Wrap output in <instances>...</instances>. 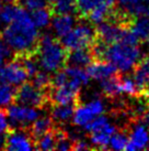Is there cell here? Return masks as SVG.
Here are the masks:
<instances>
[{
    "mask_svg": "<svg viewBox=\"0 0 149 151\" xmlns=\"http://www.w3.org/2000/svg\"><path fill=\"white\" fill-rule=\"evenodd\" d=\"M83 84L77 78L69 77L66 84L57 87H52L48 91V98L55 105H68L78 104V97L80 88Z\"/></svg>",
    "mask_w": 149,
    "mask_h": 151,
    "instance_id": "obj_6",
    "label": "cell"
},
{
    "mask_svg": "<svg viewBox=\"0 0 149 151\" xmlns=\"http://www.w3.org/2000/svg\"><path fill=\"white\" fill-rule=\"evenodd\" d=\"M18 4H6L0 8V23L9 24L13 21L17 13Z\"/></svg>",
    "mask_w": 149,
    "mask_h": 151,
    "instance_id": "obj_31",
    "label": "cell"
},
{
    "mask_svg": "<svg viewBox=\"0 0 149 151\" xmlns=\"http://www.w3.org/2000/svg\"><path fill=\"white\" fill-rule=\"evenodd\" d=\"M11 128L7 110L4 107L0 108V134H6V132Z\"/></svg>",
    "mask_w": 149,
    "mask_h": 151,
    "instance_id": "obj_35",
    "label": "cell"
},
{
    "mask_svg": "<svg viewBox=\"0 0 149 151\" xmlns=\"http://www.w3.org/2000/svg\"><path fill=\"white\" fill-rule=\"evenodd\" d=\"M103 0H76V16L87 18L88 13Z\"/></svg>",
    "mask_w": 149,
    "mask_h": 151,
    "instance_id": "obj_27",
    "label": "cell"
},
{
    "mask_svg": "<svg viewBox=\"0 0 149 151\" xmlns=\"http://www.w3.org/2000/svg\"><path fill=\"white\" fill-rule=\"evenodd\" d=\"M17 87L13 85L0 82V106L7 107L14 103Z\"/></svg>",
    "mask_w": 149,
    "mask_h": 151,
    "instance_id": "obj_25",
    "label": "cell"
},
{
    "mask_svg": "<svg viewBox=\"0 0 149 151\" xmlns=\"http://www.w3.org/2000/svg\"><path fill=\"white\" fill-rule=\"evenodd\" d=\"M17 4L28 10L29 12L43 7H47V4L43 0H17Z\"/></svg>",
    "mask_w": 149,
    "mask_h": 151,
    "instance_id": "obj_32",
    "label": "cell"
},
{
    "mask_svg": "<svg viewBox=\"0 0 149 151\" xmlns=\"http://www.w3.org/2000/svg\"><path fill=\"white\" fill-rule=\"evenodd\" d=\"M147 148H148V149H149V142H148V147H147Z\"/></svg>",
    "mask_w": 149,
    "mask_h": 151,
    "instance_id": "obj_44",
    "label": "cell"
},
{
    "mask_svg": "<svg viewBox=\"0 0 149 151\" xmlns=\"http://www.w3.org/2000/svg\"><path fill=\"white\" fill-rule=\"evenodd\" d=\"M28 74L21 61L17 58H13L0 67V82L13 85L18 87L22 83L26 82Z\"/></svg>",
    "mask_w": 149,
    "mask_h": 151,
    "instance_id": "obj_8",
    "label": "cell"
},
{
    "mask_svg": "<svg viewBox=\"0 0 149 151\" xmlns=\"http://www.w3.org/2000/svg\"><path fill=\"white\" fill-rule=\"evenodd\" d=\"M30 14H31V18H32L34 24L37 29H44L46 27H48L50 20H52V17H53L48 6L33 10L30 12Z\"/></svg>",
    "mask_w": 149,
    "mask_h": 151,
    "instance_id": "obj_23",
    "label": "cell"
},
{
    "mask_svg": "<svg viewBox=\"0 0 149 151\" xmlns=\"http://www.w3.org/2000/svg\"><path fill=\"white\" fill-rule=\"evenodd\" d=\"M50 24L57 39H62L76 25V18L74 14H54Z\"/></svg>",
    "mask_w": 149,
    "mask_h": 151,
    "instance_id": "obj_15",
    "label": "cell"
},
{
    "mask_svg": "<svg viewBox=\"0 0 149 151\" xmlns=\"http://www.w3.org/2000/svg\"><path fill=\"white\" fill-rule=\"evenodd\" d=\"M95 116L92 114V111L88 108L87 105H76L74 110V115H72V124L78 127H84L87 124L91 122Z\"/></svg>",
    "mask_w": 149,
    "mask_h": 151,
    "instance_id": "obj_22",
    "label": "cell"
},
{
    "mask_svg": "<svg viewBox=\"0 0 149 151\" xmlns=\"http://www.w3.org/2000/svg\"><path fill=\"white\" fill-rule=\"evenodd\" d=\"M93 61V55L90 49H78L68 52L67 63L72 66L86 67Z\"/></svg>",
    "mask_w": 149,
    "mask_h": 151,
    "instance_id": "obj_17",
    "label": "cell"
},
{
    "mask_svg": "<svg viewBox=\"0 0 149 151\" xmlns=\"http://www.w3.org/2000/svg\"><path fill=\"white\" fill-rule=\"evenodd\" d=\"M74 107H76L74 104H68V105H55V104H53L50 117L52 118L53 122H66L72 118Z\"/></svg>",
    "mask_w": 149,
    "mask_h": 151,
    "instance_id": "obj_20",
    "label": "cell"
},
{
    "mask_svg": "<svg viewBox=\"0 0 149 151\" xmlns=\"http://www.w3.org/2000/svg\"><path fill=\"white\" fill-rule=\"evenodd\" d=\"M116 2L117 4H120L121 6H123V7H127L128 4H131L133 2V0H116Z\"/></svg>",
    "mask_w": 149,
    "mask_h": 151,
    "instance_id": "obj_37",
    "label": "cell"
},
{
    "mask_svg": "<svg viewBox=\"0 0 149 151\" xmlns=\"http://www.w3.org/2000/svg\"><path fill=\"white\" fill-rule=\"evenodd\" d=\"M96 40L95 29L88 23L74 25L68 33L60 39V42L68 52L78 49H90Z\"/></svg>",
    "mask_w": 149,
    "mask_h": 151,
    "instance_id": "obj_4",
    "label": "cell"
},
{
    "mask_svg": "<svg viewBox=\"0 0 149 151\" xmlns=\"http://www.w3.org/2000/svg\"><path fill=\"white\" fill-rule=\"evenodd\" d=\"M56 142H57L56 128H52L35 141V149L43 151L55 150Z\"/></svg>",
    "mask_w": 149,
    "mask_h": 151,
    "instance_id": "obj_24",
    "label": "cell"
},
{
    "mask_svg": "<svg viewBox=\"0 0 149 151\" xmlns=\"http://www.w3.org/2000/svg\"><path fill=\"white\" fill-rule=\"evenodd\" d=\"M88 149H91V147L87 142L82 141V140H79L78 139V140L72 141V148H71V150L81 151V150H88Z\"/></svg>",
    "mask_w": 149,
    "mask_h": 151,
    "instance_id": "obj_36",
    "label": "cell"
},
{
    "mask_svg": "<svg viewBox=\"0 0 149 151\" xmlns=\"http://www.w3.org/2000/svg\"><path fill=\"white\" fill-rule=\"evenodd\" d=\"M84 68H86L89 77L96 81H102L106 77L120 73L118 70L106 60H93L91 63L87 65Z\"/></svg>",
    "mask_w": 149,
    "mask_h": 151,
    "instance_id": "obj_14",
    "label": "cell"
},
{
    "mask_svg": "<svg viewBox=\"0 0 149 151\" xmlns=\"http://www.w3.org/2000/svg\"><path fill=\"white\" fill-rule=\"evenodd\" d=\"M31 78H32L31 83L34 86H36L37 88H41V89H44V91L48 92L50 88L52 87V77H50V73L43 71V70H40Z\"/></svg>",
    "mask_w": 149,
    "mask_h": 151,
    "instance_id": "obj_28",
    "label": "cell"
},
{
    "mask_svg": "<svg viewBox=\"0 0 149 151\" xmlns=\"http://www.w3.org/2000/svg\"><path fill=\"white\" fill-rule=\"evenodd\" d=\"M68 51L58 39L50 34L40 37L35 58L41 70L47 73H56L67 65Z\"/></svg>",
    "mask_w": 149,
    "mask_h": 151,
    "instance_id": "obj_2",
    "label": "cell"
},
{
    "mask_svg": "<svg viewBox=\"0 0 149 151\" xmlns=\"http://www.w3.org/2000/svg\"><path fill=\"white\" fill-rule=\"evenodd\" d=\"M139 1L144 2V4H149V0H139Z\"/></svg>",
    "mask_w": 149,
    "mask_h": 151,
    "instance_id": "obj_40",
    "label": "cell"
},
{
    "mask_svg": "<svg viewBox=\"0 0 149 151\" xmlns=\"http://www.w3.org/2000/svg\"><path fill=\"white\" fill-rule=\"evenodd\" d=\"M147 41H148V47H149V39H148V40H147Z\"/></svg>",
    "mask_w": 149,
    "mask_h": 151,
    "instance_id": "obj_43",
    "label": "cell"
},
{
    "mask_svg": "<svg viewBox=\"0 0 149 151\" xmlns=\"http://www.w3.org/2000/svg\"><path fill=\"white\" fill-rule=\"evenodd\" d=\"M116 8H117L116 0H103L88 13L87 19L94 25L103 21H108L114 16Z\"/></svg>",
    "mask_w": 149,
    "mask_h": 151,
    "instance_id": "obj_13",
    "label": "cell"
},
{
    "mask_svg": "<svg viewBox=\"0 0 149 151\" xmlns=\"http://www.w3.org/2000/svg\"><path fill=\"white\" fill-rule=\"evenodd\" d=\"M48 101V92L37 88L31 82H24L17 87L14 103L35 108H43Z\"/></svg>",
    "mask_w": 149,
    "mask_h": 151,
    "instance_id": "obj_5",
    "label": "cell"
},
{
    "mask_svg": "<svg viewBox=\"0 0 149 151\" xmlns=\"http://www.w3.org/2000/svg\"><path fill=\"white\" fill-rule=\"evenodd\" d=\"M120 91L121 94H126L129 96H140L135 81L129 76H121Z\"/></svg>",
    "mask_w": 149,
    "mask_h": 151,
    "instance_id": "obj_29",
    "label": "cell"
},
{
    "mask_svg": "<svg viewBox=\"0 0 149 151\" xmlns=\"http://www.w3.org/2000/svg\"><path fill=\"white\" fill-rule=\"evenodd\" d=\"M52 14H74L76 16V4L67 0H56L54 4L48 6Z\"/></svg>",
    "mask_w": 149,
    "mask_h": 151,
    "instance_id": "obj_26",
    "label": "cell"
},
{
    "mask_svg": "<svg viewBox=\"0 0 149 151\" xmlns=\"http://www.w3.org/2000/svg\"><path fill=\"white\" fill-rule=\"evenodd\" d=\"M43 1H44V2H45L47 6H50L52 4H54L56 0H43Z\"/></svg>",
    "mask_w": 149,
    "mask_h": 151,
    "instance_id": "obj_39",
    "label": "cell"
},
{
    "mask_svg": "<svg viewBox=\"0 0 149 151\" xmlns=\"http://www.w3.org/2000/svg\"><path fill=\"white\" fill-rule=\"evenodd\" d=\"M96 40L104 44H113L121 42L128 27L118 24L113 21H103L95 25Z\"/></svg>",
    "mask_w": 149,
    "mask_h": 151,
    "instance_id": "obj_9",
    "label": "cell"
},
{
    "mask_svg": "<svg viewBox=\"0 0 149 151\" xmlns=\"http://www.w3.org/2000/svg\"><path fill=\"white\" fill-rule=\"evenodd\" d=\"M0 149H4V134H0Z\"/></svg>",
    "mask_w": 149,
    "mask_h": 151,
    "instance_id": "obj_38",
    "label": "cell"
},
{
    "mask_svg": "<svg viewBox=\"0 0 149 151\" xmlns=\"http://www.w3.org/2000/svg\"><path fill=\"white\" fill-rule=\"evenodd\" d=\"M1 7H2V4H1V2H0V8H1Z\"/></svg>",
    "mask_w": 149,
    "mask_h": 151,
    "instance_id": "obj_42",
    "label": "cell"
},
{
    "mask_svg": "<svg viewBox=\"0 0 149 151\" xmlns=\"http://www.w3.org/2000/svg\"><path fill=\"white\" fill-rule=\"evenodd\" d=\"M147 108H148V113H149V104H148V106H147Z\"/></svg>",
    "mask_w": 149,
    "mask_h": 151,
    "instance_id": "obj_41",
    "label": "cell"
},
{
    "mask_svg": "<svg viewBox=\"0 0 149 151\" xmlns=\"http://www.w3.org/2000/svg\"><path fill=\"white\" fill-rule=\"evenodd\" d=\"M120 80L121 75L120 73H117L115 75H112L101 81V89L105 96L109 98H114L120 95Z\"/></svg>",
    "mask_w": 149,
    "mask_h": 151,
    "instance_id": "obj_21",
    "label": "cell"
},
{
    "mask_svg": "<svg viewBox=\"0 0 149 151\" xmlns=\"http://www.w3.org/2000/svg\"><path fill=\"white\" fill-rule=\"evenodd\" d=\"M29 127H30L29 134L31 136V138L33 139L34 143H35V141L40 137H42L45 132H47L48 130L53 128V120L48 116L38 117Z\"/></svg>",
    "mask_w": 149,
    "mask_h": 151,
    "instance_id": "obj_19",
    "label": "cell"
},
{
    "mask_svg": "<svg viewBox=\"0 0 149 151\" xmlns=\"http://www.w3.org/2000/svg\"><path fill=\"white\" fill-rule=\"evenodd\" d=\"M13 52L8 46V44L4 42V39L0 35V64L4 65L6 62L13 59Z\"/></svg>",
    "mask_w": 149,
    "mask_h": 151,
    "instance_id": "obj_33",
    "label": "cell"
},
{
    "mask_svg": "<svg viewBox=\"0 0 149 151\" xmlns=\"http://www.w3.org/2000/svg\"><path fill=\"white\" fill-rule=\"evenodd\" d=\"M1 38L11 49L14 56L35 54L40 32L28 10L18 6L16 17L1 31Z\"/></svg>",
    "mask_w": 149,
    "mask_h": 151,
    "instance_id": "obj_1",
    "label": "cell"
},
{
    "mask_svg": "<svg viewBox=\"0 0 149 151\" xmlns=\"http://www.w3.org/2000/svg\"><path fill=\"white\" fill-rule=\"evenodd\" d=\"M86 105L88 106V108L91 110L94 116H99L101 114H103L104 111V104L100 98H94L89 103H87Z\"/></svg>",
    "mask_w": 149,
    "mask_h": 151,
    "instance_id": "obj_34",
    "label": "cell"
},
{
    "mask_svg": "<svg viewBox=\"0 0 149 151\" xmlns=\"http://www.w3.org/2000/svg\"><path fill=\"white\" fill-rule=\"evenodd\" d=\"M4 149L11 151H31L35 143L24 129H10L4 134Z\"/></svg>",
    "mask_w": 149,
    "mask_h": 151,
    "instance_id": "obj_10",
    "label": "cell"
},
{
    "mask_svg": "<svg viewBox=\"0 0 149 151\" xmlns=\"http://www.w3.org/2000/svg\"><path fill=\"white\" fill-rule=\"evenodd\" d=\"M128 142V136L123 131H115L110 138L109 149L112 150H125L126 145Z\"/></svg>",
    "mask_w": 149,
    "mask_h": 151,
    "instance_id": "obj_30",
    "label": "cell"
},
{
    "mask_svg": "<svg viewBox=\"0 0 149 151\" xmlns=\"http://www.w3.org/2000/svg\"><path fill=\"white\" fill-rule=\"evenodd\" d=\"M7 115L9 122L14 126H18L21 129H24L26 126H30L32 122L40 117L38 108L22 104H11L7 106Z\"/></svg>",
    "mask_w": 149,
    "mask_h": 151,
    "instance_id": "obj_7",
    "label": "cell"
},
{
    "mask_svg": "<svg viewBox=\"0 0 149 151\" xmlns=\"http://www.w3.org/2000/svg\"><path fill=\"white\" fill-rule=\"evenodd\" d=\"M116 131V127L108 122L102 129L90 134V142L99 149H109V142L111 136Z\"/></svg>",
    "mask_w": 149,
    "mask_h": 151,
    "instance_id": "obj_16",
    "label": "cell"
},
{
    "mask_svg": "<svg viewBox=\"0 0 149 151\" xmlns=\"http://www.w3.org/2000/svg\"><path fill=\"white\" fill-rule=\"evenodd\" d=\"M149 142V128L144 122H139L133 127L128 136V142L126 145L125 150L136 151L143 150L148 147Z\"/></svg>",
    "mask_w": 149,
    "mask_h": 151,
    "instance_id": "obj_12",
    "label": "cell"
},
{
    "mask_svg": "<svg viewBox=\"0 0 149 151\" xmlns=\"http://www.w3.org/2000/svg\"><path fill=\"white\" fill-rule=\"evenodd\" d=\"M140 59L141 50L139 45L117 42L105 45L101 60L111 62L120 73H126L132 71Z\"/></svg>",
    "mask_w": 149,
    "mask_h": 151,
    "instance_id": "obj_3",
    "label": "cell"
},
{
    "mask_svg": "<svg viewBox=\"0 0 149 151\" xmlns=\"http://www.w3.org/2000/svg\"><path fill=\"white\" fill-rule=\"evenodd\" d=\"M128 28L139 41H147L149 39V16L133 18Z\"/></svg>",
    "mask_w": 149,
    "mask_h": 151,
    "instance_id": "obj_18",
    "label": "cell"
},
{
    "mask_svg": "<svg viewBox=\"0 0 149 151\" xmlns=\"http://www.w3.org/2000/svg\"><path fill=\"white\" fill-rule=\"evenodd\" d=\"M133 71V80L135 81L140 96H149V55L141 56Z\"/></svg>",
    "mask_w": 149,
    "mask_h": 151,
    "instance_id": "obj_11",
    "label": "cell"
}]
</instances>
